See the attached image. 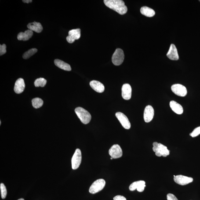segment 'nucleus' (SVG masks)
<instances>
[{"instance_id": "35", "label": "nucleus", "mask_w": 200, "mask_h": 200, "mask_svg": "<svg viewBox=\"0 0 200 200\" xmlns=\"http://www.w3.org/2000/svg\"><path fill=\"white\" fill-rule=\"evenodd\" d=\"M1 121H0V125H1Z\"/></svg>"}, {"instance_id": "26", "label": "nucleus", "mask_w": 200, "mask_h": 200, "mask_svg": "<svg viewBox=\"0 0 200 200\" xmlns=\"http://www.w3.org/2000/svg\"><path fill=\"white\" fill-rule=\"evenodd\" d=\"M142 180H139V181L135 182L132 183L129 186V190L131 191H134L142 183Z\"/></svg>"}, {"instance_id": "12", "label": "nucleus", "mask_w": 200, "mask_h": 200, "mask_svg": "<svg viewBox=\"0 0 200 200\" xmlns=\"http://www.w3.org/2000/svg\"><path fill=\"white\" fill-rule=\"evenodd\" d=\"M174 180L177 184L181 185H185L193 181L192 178L187 177V176L179 175L176 176L174 178Z\"/></svg>"}, {"instance_id": "19", "label": "nucleus", "mask_w": 200, "mask_h": 200, "mask_svg": "<svg viewBox=\"0 0 200 200\" xmlns=\"http://www.w3.org/2000/svg\"><path fill=\"white\" fill-rule=\"evenodd\" d=\"M27 27L29 29L38 33L41 32L43 29L41 23L36 22L29 23Z\"/></svg>"}, {"instance_id": "33", "label": "nucleus", "mask_w": 200, "mask_h": 200, "mask_svg": "<svg viewBox=\"0 0 200 200\" xmlns=\"http://www.w3.org/2000/svg\"><path fill=\"white\" fill-rule=\"evenodd\" d=\"M18 200H25L23 198H20V199H18Z\"/></svg>"}, {"instance_id": "9", "label": "nucleus", "mask_w": 200, "mask_h": 200, "mask_svg": "<svg viewBox=\"0 0 200 200\" xmlns=\"http://www.w3.org/2000/svg\"><path fill=\"white\" fill-rule=\"evenodd\" d=\"M115 116L121 123L122 126L125 129H130L131 127L130 122L127 117L125 114L122 112H118L116 113Z\"/></svg>"}, {"instance_id": "24", "label": "nucleus", "mask_w": 200, "mask_h": 200, "mask_svg": "<svg viewBox=\"0 0 200 200\" xmlns=\"http://www.w3.org/2000/svg\"><path fill=\"white\" fill-rule=\"evenodd\" d=\"M37 51H38V50L36 48H32V49H30L23 54V58L24 59H29L31 56H33L34 54L36 53Z\"/></svg>"}, {"instance_id": "11", "label": "nucleus", "mask_w": 200, "mask_h": 200, "mask_svg": "<svg viewBox=\"0 0 200 200\" xmlns=\"http://www.w3.org/2000/svg\"><path fill=\"white\" fill-rule=\"evenodd\" d=\"M154 116V110L152 106L147 105L145 108L143 118L145 122L148 123L153 119Z\"/></svg>"}, {"instance_id": "27", "label": "nucleus", "mask_w": 200, "mask_h": 200, "mask_svg": "<svg viewBox=\"0 0 200 200\" xmlns=\"http://www.w3.org/2000/svg\"><path fill=\"white\" fill-rule=\"evenodd\" d=\"M200 134V126L196 128H195L192 132L190 134V135L193 138L196 137L198 136Z\"/></svg>"}, {"instance_id": "13", "label": "nucleus", "mask_w": 200, "mask_h": 200, "mask_svg": "<svg viewBox=\"0 0 200 200\" xmlns=\"http://www.w3.org/2000/svg\"><path fill=\"white\" fill-rule=\"evenodd\" d=\"M132 88L129 84H126L123 85L122 88V96L125 100H129L132 96Z\"/></svg>"}, {"instance_id": "6", "label": "nucleus", "mask_w": 200, "mask_h": 200, "mask_svg": "<svg viewBox=\"0 0 200 200\" xmlns=\"http://www.w3.org/2000/svg\"><path fill=\"white\" fill-rule=\"evenodd\" d=\"M82 161V154L79 149H77L75 151L72 159V166L73 169L76 170L79 167Z\"/></svg>"}, {"instance_id": "18", "label": "nucleus", "mask_w": 200, "mask_h": 200, "mask_svg": "<svg viewBox=\"0 0 200 200\" xmlns=\"http://www.w3.org/2000/svg\"><path fill=\"white\" fill-rule=\"evenodd\" d=\"M33 34V31L28 29L24 32L19 33L18 34L17 38L19 41H27L32 37Z\"/></svg>"}, {"instance_id": "30", "label": "nucleus", "mask_w": 200, "mask_h": 200, "mask_svg": "<svg viewBox=\"0 0 200 200\" xmlns=\"http://www.w3.org/2000/svg\"><path fill=\"white\" fill-rule=\"evenodd\" d=\"M167 199L168 200H178L174 194H169L167 195Z\"/></svg>"}, {"instance_id": "31", "label": "nucleus", "mask_w": 200, "mask_h": 200, "mask_svg": "<svg viewBox=\"0 0 200 200\" xmlns=\"http://www.w3.org/2000/svg\"><path fill=\"white\" fill-rule=\"evenodd\" d=\"M114 200H126L125 197L121 195H117L114 198Z\"/></svg>"}, {"instance_id": "23", "label": "nucleus", "mask_w": 200, "mask_h": 200, "mask_svg": "<svg viewBox=\"0 0 200 200\" xmlns=\"http://www.w3.org/2000/svg\"><path fill=\"white\" fill-rule=\"evenodd\" d=\"M47 81L44 78H39L35 80L34 82V85L36 87H44L46 85Z\"/></svg>"}, {"instance_id": "2", "label": "nucleus", "mask_w": 200, "mask_h": 200, "mask_svg": "<svg viewBox=\"0 0 200 200\" xmlns=\"http://www.w3.org/2000/svg\"><path fill=\"white\" fill-rule=\"evenodd\" d=\"M75 112L81 122L84 124H87L91 119V115L87 111L81 107L75 109Z\"/></svg>"}, {"instance_id": "8", "label": "nucleus", "mask_w": 200, "mask_h": 200, "mask_svg": "<svg viewBox=\"0 0 200 200\" xmlns=\"http://www.w3.org/2000/svg\"><path fill=\"white\" fill-rule=\"evenodd\" d=\"M109 154L113 159L119 158L122 156V150L119 145H114L109 150Z\"/></svg>"}, {"instance_id": "36", "label": "nucleus", "mask_w": 200, "mask_h": 200, "mask_svg": "<svg viewBox=\"0 0 200 200\" xmlns=\"http://www.w3.org/2000/svg\"></svg>"}, {"instance_id": "3", "label": "nucleus", "mask_w": 200, "mask_h": 200, "mask_svg": "<svg viewBox=\"0 0 200 200\" xmlns=\"http://www.w3.org/2000/svg\"><path fill=\"white\" fill-rule=\"evenodd\" d=\"M153 151L155 153L157 156L165 157L169 155V151L166 146L157 142H154L153 143Z\"/></svg>"}, {"instance_id": "21", "label": "nucleus", "mask_w": 200, "mask_h": 200, "mask_svg": "<svg viewBox=\"0 0 200 200\" xmlns=\"http://www.w3.org/2000/svg\"><path fill=\"white\" fill-rule=\"evenodd\" d=\"M142 14L148 17H152L155 15V12L151 8L147 6H143L140 9Z\"/></svg>"}, {"instance_id": "20", "label": "nucleus", "mask_w": 200, "mask_h": 200, "mask_svg": "<svg viewBox=\"0 0 200 200\" xmlns=\"http://www.w3.org/2000/svg\"><path fill=\"white\" fill-rule=\"evenodd\" d=\"M54 63L55 65L59 68L64 70L65 71H71V68L70 65L68 63L65 62L62 60L56 59L54 60Z\"/></svg>"}, {"instance_id": "16", "label": "nucleus", "mask_w": 200, "mask_h": 200, "mask_svg": "<svg viewBox=\"0 0 200 200\" xmlns=\"http://www.w3.org/2000/svg\"><path fill=\"white\" fill-rule=\"evenodd\" d=\"M90 85L94 90L98 93H102L105 90L104 85L101 82L97 81H92L90 82Z\"/></svg>"}, {"instance_id": "14", "label": "nucleus", "mask_w": 200, "mask_h": 200, "mask_svg": "<svg viewBox=\"0 0 200 200\" xmlns=\"http://www.w3.org/2000/svg\"><path fill=\"white\" fill-rule=\"evenodd\" d=\"M167 57L171 60H177L179 59L177 48L173 44H171L169 51L166 54Z\"/></svg>"}, {"instance_id": "34", "label": "nucleus", "mask_w": 200, "mask_h": 200, "mask_svg": "<svg viewBox=\"0 0 200 200\" xmlns=\"http://www.w3.org/2000/svg\"><path fill=\"white\" fill-rule=\"evenodd\" d=\"M113 159V158H112V157H111V159L112 160V159Z\"/></svg>"}, {"instance_id": "22", "label": "nucleus", "mask_w": 200, "mask_h": 200, "mask_svg": "<svg viewBox=\"0 0 200 200\" xmlns=\"http://www.w3.org/2000/svg\"><path fill=\"white\" fill-rule=\"evenodd\" d=\"M44 104V102L42 99L40 98H36L33 99L32 100L33 107L34 108L38 109L42 107Z\"/></svg>"}, {"instance_id": "25", "label": "nucleus", "mask_w": 200, "mask_h": 200, "mask_svg": "<svg viewBox=\"0 0 200 200\" xmlns=\"http://www.w3.org/2000/svg\"><path fill=\"white\" fill-rule=\"evenodd\" d=\"M0 189H1V197L3 199H4L6 198L7 192L6 187L4 183H1L0 185Z\"/></svg>"}, {"instance_id": "7", "label": "nucleus", "mask_w": 200, "mask_h": 200, "mask_svg": "<svg viewBox=\"0 0 200 200\" xmlns=\"http://www.w3.org/2000/svg\"><path fill=\"white\" fill-rule=\"evenodd\" d=\"M172 91L177 95L185 97L187 95V88L183 85L180 84H175L171 86Z\"/></svg>"}, {"instance_id": "5", "label": "nucleus", "mask_w": 200, "mask_h": 200, "mask_svg": "<svg viewBox=\"0 0 200 200\" xmlns=\"http://www.w3.org/2000/svg\"><path fill=\"white\" fill-rule=\"evenodd\" d=\"M124 59V54L123 51L120 48L116 49L113 54L112 59L113 64L116 66H119L123 62Z\"/></svg>"}, {"instance_id": "10", "label": "nucleus", "mask_w": 200, "mask_h": 200, "mask_svg": "<svg viewBox=\"0 0 200 200\" xmlns=\"http://www.w3.org/2000/svg\"><path fill=\"white\" fill-rule=\"evenodd\" d=\"M81 30L80 29H74L69 32V35L67 37V42L72 44L81 37Z\"/></svg>"}, {"instance_id": "17", "label": "nucleus", "mask_w": 200, "mask_h": 200, "mask_svg": "<svg viewBox=\"0 0 200 200\" xmlns=\"http://www.w3.org/2000/svg\"><path fill=\"white\" fill-rule=\"evenodd\" d=\"M170 106L174 112L178 114H183V109L182 107L176 101L172 100L170 102Z\"/></svg>"}, {"instance_id": "4", "label": "nucleus", "mask_w": 200, "mask_h": 200, "mask_svg": "<svg viewBox=\"0 0 200 200\" xmlns=\"http://www.w3.org/2000/svg\"><path fill=\"white\" fill-rule=\"evenodd\" d=\"M106 182L104 179H98L92 183L89 189V192L92 194H96L102 191L105 186Z\"/></svg>"}, {"instance_id": "1", "label": "nucleus", "mask_w": 200, "mask_h": 200, "mask_svg": "<svg viewBox=\"0 0 200 200\" xmlns=\"http://www.w3.org/2000/svg\"><path fill=\"white\" fill-rule=\"evenodd\" d=\"M103 1L106 6L120 15L125 14L127 12V7L122 0H104Z\"/></svg>"}, {"instance_id": "28", "label": "nucleus", "mask_w": 200, "mask_h": 200, "mask_svg": "<svg viewBox=\"0 0 200 200\" xmlns=\"http://www.w3.org/2000/svg\"><path fill=\"white\" fill-rule=\"evenodd\" d=\"M146 187L145 182L144 181H142V183L139 185L138 187H137V189L138 191L139 192H142L144 190L145 187Z\"/></svg>"}, {"instance_id": "29", "label": "nucleus", "mask_w": 200, "mask_h": 200, "mask_svg": "<svg viewBox=\"0 0 200 200\" xmlns=\"http://www.w3.org/2000/svg\"><path fill=\"white\" fill-rule=\"evenodd\" d=\"M6 46L5 44L0 45V55L2 56L6 53Z\"/></svg>"}, {"instance_id": "32", "label": "nucleus", "mask_w": 200, "mask_h": 200, "mask_svg": "<svg viewBox=\"0 0 200 200\" xmlns=\"http://www.w3.org/2000/svg\"><path fill=\"white\" fill-rule=\"evenodd\" d=\"M24 3H26L28 4L29 3H31L32 2V0H23L22 1Z\"/></svg>"}, {"instance_id": "15", "label": "nucleus", "mask_w": 200, "mask_h": 200, "mask_svg": "<svg viewBox=\"0 0 200 200\" xmlns=\"http://www.w3.org/2000/svg\"><path fill=\"white\" fill-rule=\"evenodd\" d=\"M25 85L22 78H19L16 81L14 86V91L16 93L20 94L24 91Z\"/></svg>"}]
</instances>
